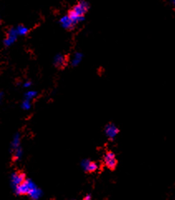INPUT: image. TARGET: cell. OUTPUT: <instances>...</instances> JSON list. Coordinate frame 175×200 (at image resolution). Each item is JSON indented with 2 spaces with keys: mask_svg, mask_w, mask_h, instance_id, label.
Here are the masks:
<instances>
[{
  "mask_svg": "<svg viewBox=\"0 0 175 200\" xmlns=\"http://www.w3.org/2000/svg\"><path fill=\"white\" fill-rule=\"evenodd\" d=\"M118 130L117 127L113 124H109L106 126L105 128V133H106V136L110 138V139H114L115 137L117 136L118 134Z\"/></svg>",
  "mask_w": 175,
  "mask_h": 200,
  "instance_id": "277c9868",
  "label": "cell"
},
{
  "mask_svg": "<svg viewBox=\"0 0 175 200\" xmlns=\"http://www.w3.org/2000/svg\"><path fill=\"white\" fill-rule=\"evenodd\" d=\"M17 33L18 35H26L28 33V29L25 26H23V25H19V26L17 28Z\"/></svg>",
  "mask_w": 175,
  "mask_h": 200,
  "instance_id": "7c38bea8",
  "label": "cell"
},
{
  "mask_svg": "<svg viewBox=\"0 0 175 200\" xmlns=\"http://www.w3.org/2000/svg\"><path fill=\"white\" fill-rule=\"evenodd\" d=\"M17 35L18 34H17L16 29H9V31L8 32V35H7V38L4 40V44H5L6 46H9L12 44H13V42L17 39Z\"/></svg>",
  "mask_w": 175,
  "mask_h": 200,
  "instance_id": "5b68a950",
  "label": "cell"
},
{
  "mask_svg": "<svg viewBox=\"0 0 175 200\" xmlns=\"http://www.w3.org/2000/svg\"><path fill=\"white\" fill-rule=\"evenodd\" d=\"M36 188L31 180H25L23 183L16 186V193L19 195H27L30 194L32 189Z\"/></svg>",
  "mask_w": 175,
  "mask_h": 200,
  "instance_id": "6da1fadb",
  "label": "cell"
},
{
  "mask_svg": "<svg viewBox=\"0 0 175 200\" xmlns=\"http://www.w3.org/2000/svg\"><path fill=\"white\" fill-rule=\"evenodd\" d=\"M54 64L58 68H63L66 64V57L61 54H58L54 58Z\"/></svg>",
  "mask_w": 175,
  "mask_h": 200,
  "instance_id": "9c48e42d",
  "label": "cell"
},
{
  "mask_svg": "<svg viewBox=\"0 0 175 200\" xmlns=\"http://www.w3.org/2000/svg\"><path fill=\"white\" fill-rule=\"evenodd\" d=\"M104 162L106 167H108L110 169H114L117 164V160L115 158V155L112 152H107L104 156Z\"/></svg>",
  "mask_w": 175,
  "mask_h": 200,
  "instance_id": "3957f363",
  "label": "cell"
},
{
  "mask_svg": "<svg viewBox=\"0 0 175 200\" xmlns=\"http://www.w3.org/2000/svg\"><path fill=\"white\" fill-rule=\"evenodd\" d=\"M0 97H1V93H0Z\"/></svg>",
  "mask_w": 175,
  "mask_h": 200,
  "instance_id": "e0dca14e",
  "label": "cell"
},
{
  "mask_svg": "<svg viewBox=\"0 0 175 200\" xmlns=\"http://www.w3.org/2000/svg\"><path fill=\"white\" fill-rule=\"evenodd\" d=\"M31 84H32V83L31 82H27V83H25V84H23V86L25 88H28L31 86Z\"/></svg>",
  "mask_w": 175,
  "mask_h": 200,
  "instance_id": "9a60e30c",
  "label": "cell"
},
{
  "mask_svg": "<svg viewBox=\"0 0 175 200\" xmlns=\"http://www.w3.org/2000/svg\"><path fill=\"white\" fill-rule=\"evenodd\" d=\"M83 200H91V196H90V195H87Z\"/></svg>",
  "mask_w": 175,
  "mask_h": 200,
  "instance_id": "2e32d148",
  "label": "cell"
},
{
  "mask_svg": "<svg viewBox=\"0 0 175 200\" xmlns=\"http://www.w3.org/2000/svg\"><path fill=\"white\" fill-rule=\"evenodd\" d=\"M68 16L71 18V20L73 22L74 24H76L79 22H81V21L84 20V17H80V16H78L76 13H75L73 10H70L69 14H68Z\"/></svg>",
  "mask_w": 175,
  "mask_h": 200,
  "instance_id": "30bf717a",
  "label": "cell"
},
{
  "mask_svg": "<svg viewBox=\"0 0 175 200\" xmlns=\"http://www.w3.org/2000/svg\"><path fill=\"white\" fill-rule=\"evenodd\" d=\"M25 180H26L25 174H23V173H22V172H16V173L13 174V178H12V182L14 184L15 187L19 185L20 183H23Z\"/></svg>",
  "mask_w": 175,
  "mask_h": 200,
  "instance_id": "52a82bcc",
  "label": "cell"
},
{
  "mask_svg": "<svg viewBox=\"0 0 175 200\" xmlns=\"http://www.w3.org/2000/svg\"><path fill=\"white\" fill-rule=\"evenodd\" d=\"M81 59H82V54L80 53H76L72 59V65L76 66V65H78V64H80Z\"/></svg>",
  "mask_w": 175,
  "mask_h": 200,
  "instance_id": "8fae6325",
  "label": "cell"
},
{
  "mask_svg": "<svg viewBox=\"0 0 175 200\" xmlns=\"http://www.w3.org/2000/svg\"><path fill=\"white\" fill-rule=\"evenodd\" d=\"M37 93L36 91H28V93H26L25 94V99H28V100H31V99H34L35 97L37 96Z\"/></svg>",
  "mask_w": 175,
  "mask_h": 200,
  "instance_id": "4fadbf2b",
  "label": "cell"
},
{
  "mask_svg": "<svg viewBox=\"0 0 175 200\" xmlns=\"http://www.w3.org/2000/svg\"><path fill=\"white\" fill-rule=\"evenodd\" d=\"M81 166L86 172H90V173L96 171L98 169L97 163L95 162L89 161V160H83L82 163H81Z\"/></svg>",
  "mask_w": 175,
  "mask_h": 200,
  "instance_id": "8992f818",
  "label": "cell"
},
{
  "mask_svg": "<svg viewBox=\"0 0 175 200\" xmlns=\"http://www.w3.org/2000/svg\"><path fill=\"white\" fill-rule=\"evenodd\" d=\"M22 107H23V109L28 110L29 108H31V103H30V101L28 100V99H24V101H23V104H22Z\"/></svg>",
  "mask_w": 175,
  "mask_h": 200,
  "instance_id": "5bb4252c",
  "label": "cell"
},
{
  "mask_svg": "<svg viewBox=\"0 0 175 200\" xmlns=\"http://www.w3.org/2000/svg\"><path fill=\"white\" fill-rule=\"evenodd\" d=\"M60 23L61 26L63 27L64 29H72L75 26V24L71 20V18L68 15H65L63 17H61V18L60 19Z\"/></svg>",
  "mask_w": 175,
  "mask_h": 200,
  "instance_id": "ba28073f",
  "label": "cell"
},
{
  "mask_svg": "<svg viewBox=\"0 0 175 200\" xmlns=\"http://www.w3.org/2000/svg\"><path fill=\"white\" fill-rule=\"evenodd\" d=\"M89 9V4L88 3H86L85 1H80L79 3L75 5L73 7L72 10L80 17H84V14H86V12L88 11Z\"/></svg>",
  "mask_w": 175,
  "mask_h": 200,
  "instance_id": "7a4b0ae2",
  "label": "cell"
}]
</instances>
